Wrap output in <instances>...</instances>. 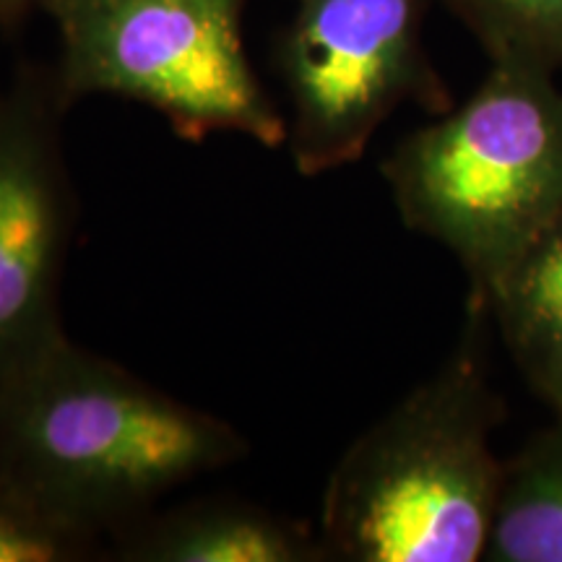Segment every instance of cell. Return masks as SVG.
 Returning <instances> with one entry per match:
<instances>
[{
	"label": "cell",
	"instance_id": "cell-1",
	"mask_svg": "<svg viewBox=\"0 0 562 562\" xmlns=\"http://www.w3.org/2000/svg\"><path fill=\"white\" fill-rule=\"evenodd\" d=\"M245 456L235 425L70 339L0 383V472L102 542Z\"/></svg>",
	"mask_w": 562,
	"mask_h": 562
},
{
	"label": "cell",
	"instance_id": "cell-11",
	"mask_svg": "<svg viewBox=\"0 0 562 562\" xmlns=\"http://www.w3.org/2000/svg\"><path fill=\"white\" fill-rule=\"evenodd\" d=\"M102 552H110L108 542L60 521L0 472V562H83Z\"/></svg>",
	"mask_w": 562,
	"mask_h": 562
},
{
	"label": "cell",
	"instance_id": "cell-2",
	"mask_svg": "<svg viewBox=\"0 0 562 562\" xmlns=\"http://www.w3.org/2000/svg\"><path fill=\"white\" fill-rule=\"evenodd\" d=\"M501 402L469 349L385 412L336 461L323 490L326 560H484L503 463Z\"/></svg>",
	"mask_w": 562,
	"mask_h": 562
},
{
	"label": "cell",
	"instance_id": "cell-12",
	"mask_svg": "<svg viewBox=\"0 0 562 562\" xmlns=\"http://www.w3.org/2000/svg\"><path fill=\"white\" fill-rule=\"evenodd\" d=\"M45 0H0V26L16 24L32 9H42Z\"/></svg>",
	"mask_w": 562,
	"mask_h": 562
},
{
	"label": "cell",
	"instance_id": "cell-5",
	"mask_svg": "<svg viewBox=\"0 0 562 562\" xmlns=\"http://www.w3.org/2000/svg\"><path fill=\"white\" fill-rule=\"evenodd\" d=\"M279 42L286 149L302 178L341 170L406 102L451 110L422 45L430 0H294Z\"/></svg>",
	"mask_w": 562,
	"mask_h": 562
},
{
	"label": "cell",
	"instance_id": "cell-10",
	"mask_svg": "<svg viewBox=\"0 0 562 562\" xmlns=\"http://www.w3.org/2000/svg\"><path fill=\"white\" fill-rule=\"evenodd\" d=\"M492 63L562 68V0H442Z\"/></svg>",
	"mask_w": 562,
	"mask_h": 562
},
{
	"label": "cell",
	"instance_id": "cell-13",
	"mask_svg": "<svg viewBox=\"0 0 562 562\" xmlns=\"http://www.w3.org/2000/svg\"><path fill=\"white\" fill-rule=\"evenodd\" d=\"M0 94H3V91H0Z\"/></svg>",
	"mask_w": 562,
	"mask_h": 562
},
{
	"label": "cell",
	"instance_id": "cell-8",
	"mask_svg": "<svg viewBox=\"0 0 562 562\" xmlns=\"http://www.w3.org/2000/svg\"><path fill=\"white\" fill-rule=\"evenodd\" d=\"M484 302L533 389L562 419V224L474 305Z\"/></svg>",
	"mask_w": 562,
	"mask_h": 562
},
{
	"label": "cell",
	"instance_id": "cell-7",
	"mask_svg": "<svg viewBox=\"0 0 562 562\" xmlns=\"http://www.w3.org/2000/svg\"><path fill=\"white\" fill-rule=\"evenodd\" d=\"M128 562H321L318 531L243 501H199L149 513L115 537Z\"/></svg>",
	"mask_w": 562,
	"mask_h": 562
},
{
	"label": "cell",
	"instance_id": "cell-3",
	"mask_svg": "<svg viewBox=\"0 0 562 562\" xmlns=\"http://www.w3.org/2000/svg\"><path fill=\"white\" fill-rule=\"evenodd\" d=\"M406 227L451 250L482 302L562 224V89L552 70L492 63L459 108L381 165Z\"/></svg>",
	"mask_w": 562,
	"mask_h": 562
},
{
	"label": "cell",
	"instance_id": "cell-9",
	"mask_svg": "<svg viewBox=\"0 0 562 562\" xmlns=\"http://www.w3.org/2000/svg\"><path fill=\"white\" fill-rule=\"evenodd\" d=\"M484 560L562 562V419L503 467Z\"/></svg>",
	"mask_w": 562,
	"mask_h": 562
},
{
	"label": "cell",
	"instance_id": "cell-6",
	"mask_svg": "<svg viewBox=\"0 0 562 562\" xmlns=\"http://www.w3.org/2000/svg\"><path fill=\"white\" fill-rule=\"evenodd\" d=\"M53 74L21 70L0 94V383L68 339L60 281L74 232Z\"/></svg>",
	"mask_w": 562,
	"mask_h": 562
},
{
	"label": "cell",
	"instance_id": "cell-4",
	"mask_svg": "<svg viewBox=\"0 0 562 562\" xmlns=\"http://www.w3.org/2000/svg\"><path fill=\"white\" fill-rule=\"evenodd\" d=\"M58 26L55 83L70 108L121 97L159 112L186 140L237 133L286 144L243 42V0H45Z\"/></svg>",
	"mask_w": 562,
	"mask_h": 562
}]
</instances>
